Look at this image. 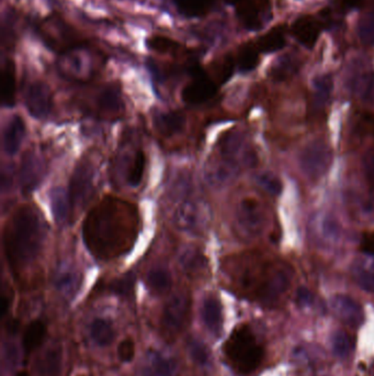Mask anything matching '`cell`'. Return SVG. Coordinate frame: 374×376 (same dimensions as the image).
Masks as SVG:
<instances>
[{
    "mask_svg": "<svg viewBox=\"0 0 374 376\" xmlns=\"http://www.w3.org/2000/svg\"><path fill=\"white\" fill-rule=\"evenodd\" d=\"M44 224L36 208L23 206L6 226L4 246L10 268L19 271L38 258L44 240Z\"/></svg>",
    "mask_w": 374,
    "mask_h": 376,
    "instance_id": "obj_1",
    "label": "cell"
},
{
    "mask_svg": "<svg viewBox=\"0 0 374 376\" xmlns=\"http://www.w3.org/2000/svg\"><path fill=\"white\" fill-rule=\"evenodd\" d=\"M118 206L114 202L103 204L92 212L85 224L87 244L98 249L99 252L108 251L111 254L118 251L117 249H121L122 242H125L123 240L129 239V236H123V230L132 231V229H123V215H118L121 212Z\"/></svg>",
    "mask_w": 374,
    "mask_h": 376,
    "instance_id": "obj_2",
    "label": "cell"
},
{
    "mask_svg": "<svg viewBox=\"0 0 374 376\" xmlns=\"http://www.w3.org/2000/svg\"><path fill=\"white\" fill-rule=\"evenodd\" d=\"M223 353L228 365L242 375L256 371L264 357V349L248 325H240L224 343Z\"/></svg>",
    "mask_w": 374,
    "mask_h": 376,
    "instance_id": "obj_3",
    "label": "cell"
},
{
    "mask_svg": "<svg viewBox=\"0 0 374 376\" xmlns=\"http://www.w3.org/2000/svg\"><path fill=\"white\" fill-rule=\"evenodd\" d=\"M190 313L191 299L185 293H177L167 301L161 319V333L167 343H173L186 330Z\"/></svg>",
    "mask_w": 374,
    "mask_h": 376,
    "instance_id": "obj_4",
    "label": "cell"
},
{
    "mask_svg": "<svg viewBox=\"0 0 374 376\" xmlns=\"http://www.w3.org/2000/svg\"><path fill=\"white\" fill-rule=\"evenodd\" d=\"M266 216L262 204L255 198L240 200L235 212L236 231L245 240L256 239L264 231Z\"/></svg>",
    "mask_w": 374,
    "mask_h": 376,
    "instance_id": "obj_5",
    "label": "cell"
},
{
    "mask_svg": "<svg viewBox=\"0 0 374 376\" xmlns=\"http://www.w3.org/2000/svg\"><path fill=\"white\" fill-rule=\"evenodd\" d=\"M333 163V151L324 141L309 143L301 151L299 164L307 179L317 181L324 177Z\"/></svg>",
    "mask_w": 374,
    "mask_h": 376,
    "instance_id": "obj_6",
    "label": "cell"
},
{
    "mask_svg": "<svg viewBox=\"0 0 374 376\" xmlns=\"http://www.w3.org/2000/svg\"><path fill=\"white\" fill-rule=\"evenodd\" d=\"M218 152L220 159L237 169L254 167L257 164L256 155L247 147L244 137L238 132L224 135L218 145Z\"/></svg>",
    "mask_w": 374,
    "mask_h": 376,
    "instance_id": "obj_7",
    "label": "cell"
},
{
    "mask_svg": "<svg viewBox=\"0 0 374 376\" xmlns=\"http://www.w3.org/2000/svg\"><path fill=\"white\" fill-rule=\"evenodd\" d=\"M95 192V169L92 163L82 162L77 165L70 183V196L74 207H84Z\"/></svg>",
    "mask_w": 374,
    "mask_h": 376,
    "instance_id": "obj_8",
    "label": "cell"
},
{
    "mask_svg": "<svg viewBox=\"0 0 374 376\" xmlns=\"http://www.w3.org/2000/svg\"><path fill=\"white\" fill-rule=\"evenodd\" d=\"M176 227L189 234H199L206 224V214L202 206L193 200H183L173 215Z\"/></svg>",
    "mask_w": 374,
    "mask_h": 376,
    "instance_id": "obj_9",
    "label": "cell"
},
{
    "mask_svg": "<svg viewBox=\"0 0 374 376\" xmlns=\"http://www.w3.org/2000/svg\"><path fill=\"white\" fill-rule=\"evenodd\" d=\"M291 276L292 273L288 266H274L269 268L258 290V295L262 302H274V299L286 292L290 286Z\"/></svg>",
    "mask_w": 374,
    "mask_h": 376,
    "instance_id": "obj_10",
    "label": "cell"
},
{
    "mask_svg": "<svg viewBox=\"0 0 374 376\" xmlns=\"http://www.w3.org/2000/svg\"><path fill=\"white\" fill-rule=\"evenodd\" d=\"M26 106L33 118L46 119L53 107V95L46 83L34 82L26 93Z\"/></svg>",
    "mask_w": 374,
    "mask_h": 376,
    "instance_id": "obj_11",
    "label": "cell"
},
{
    "mask_svg": "<svg viewBox=\"0 0 374 376\" xmlns=\"http://www.w3.org/2000/svg\"><path fill=\"white\" fill-rule=\"evenodd\" d=\"M44 161L40 155L29 152L24 155L20 167V185L24 194H30L38 188L44 177Z\"/></svg>",
    "mask_w": 374,
    "mask_h": 376,
    "instance_id": "obj_12",
    "label": "cell"
},
{
    "mask_svg": "<svg viewBox=\"0 0 374 376\" xmlns=\"http://www.w3.org/2000/svg\"><path fill=\"white\" fill-rule=\"evenodd\" d=\"M178 362L157 351H149L137 371V376H177Z\"/></svg>",
    "mask_w": 374,
    "mask_h": 376,
    "instance_id": "obj_13",
    "label": "cell"
},
{
    "mask_svg": "<svg viewBox=\"0 0 374 376\" xmlns=\"http://www.w3.org/2000/svg\"><path fill=\"white\" fill-rule=\"evenodd\" d=\"M331 308L341 320L351 327H358L365 319L363 307L347 295L333 296L331 299Z\"/></svg>",
    "mask_w": 374,
    "mask_h": 376,
    "instance_id": "obj_14",
    "label": "cell"
},
{
    "mask_svg": "<svg viewBox=\"0 0 374 376\" xmlns=\"http://www.w3.org/2000/svg\"><path fill=\"white\" fill-rule=\"evenodd\" d=\"M216 93L218 87L204 73L197 78H193L192 82L183 88L181 96L183 102L187 104L199 105L213 98Z\"/></svg>",
    "mask_w": 374,
    "mask_h": 376,
    "instance_id": "obj_15",
    "label": "cell"
},
{
    "mask_svg": "<svg viewBox=\"0 0 374 376\" xmlns=\"http://www.w3.org/2000/svg\"><path fill=\"white\" fill-rule=\"evenodd\" d=\"M38 376H60L62 371V348L58 343L46 348V351L36 360Z\"/></svg>",
    "mask_w": 374,
    "mask_h": 376,
    "instance_id": "obj_16",
    "label": "cell"
},
{
    "mask_svg": "<svg viewBox=\"0 0 374 376\" xmlns=\"http://www.w3.org/2000/svg\"><path fill=\"white\" fill-rule=\"evenodd\" d=\"M178 263L183 272L191 278L203 274L208 266L205 256L202 254L201 251L193 246H186L181 250L178 256Z\"/></svg>",
    "mask_w": 374,
    "mask_h": 376,
    "instance_id": "obj_17",
    "label": "cell"
},
{
    "mask_svg": "<svg viewBox=\"0 0 374 376\" xmlns=\"http://www.w3.org/2000/svg\"><path fill=\"white\" fill-rule=\"evenodd\" d=\"M26 135V123L19 116H14L8 121L4 130V150L8 155H17Z\"/></svg>",
    "mask_w": 374,
    "mask_h": 376,
    "instance_id": "obj_18",
    "label": "cell"
},
{
    "mask_svg": "<svg viewBox=\"0 0 374 376\" xmlns=\"http://www.w3.org/2000/svg\"><path fill=\"white\" fill-rule=\"evenodd\" d=\"M240 169L228 164L223 160L218 159L210 162L205 167V179L214 187H222L233 181Z\"/></svg>",
    "mask_w": 374,
    "mask_h": 376,
    "instance_id": "obj_19",
    "label": "cell"
},
{
    "mask_svg": "<svg viewBox=\"0 0 374 376\" xmlns=\"http://www.w3.org/2000/svg\"><path fill=\"white\" fill-rule=\"evenodd\" d=\"M154 127L164 137H173L183 132L186 127V117L180 113H159L154 117Z\"/></svg>",
    "mask_w": 374,
    "mask_h": 376,
    "instance_id": "obj_20",
    "label": "cell"
},
{
    "mask_svg": "<svg viewBox=\"0 0 374 376\" xmlns=\"http://www.w3.org/2000/svg\"><path fill=\"white\" fill-rule=\"evenodd\" d=\"M202 319L206 328L213 335H221L223 327V313L222 307L218 299L213 296H208L203 301L202 306Z\"/></svg>",
    "mask_w": 374,
    "mask_h": 376,
    "instance_id": "obj_21",
    "label": "cell"
},
{
    "mask_svg": "<svg viewBox=\"0 0 374 376\" xmlns=\"http://www.w3.org/2000/svg\"><path fill=\"white\" fill-rule=\"evenodd\" d=\"M295 39L305 48H314L319 36V26L313 18L301 17L293 24Z\"/></svg>",
    "mask_w": 374,
    "mask_h": 376,
    "instance_id": "obj_22",
    "label": "cell"
},
{
    "mask_svg": "<svg viewBox=\"0 0 374 376\" xmlns=\"http://www.w3.org/2000/svg\"><path fill=\"white\" fill-rule=\"evenodd\" d=\"M54 286L58 292L68 297L74 296L80 290V275L70 266H60L54 276Z\"/></svg>",
    "mask_w": 374,
    "mask_h": 376,
    "instance_id": "obj_23",
    "label": "cell"
},
{
    "mask_svg": "<svg viewBox=\"0 0 374 376\" xmlns=\"http://www.w3.org/2000/svg\"><path fill=\"white\" fill-rule=\"evenodd\" d=\"M98 106L101 111L109 116H118L124 108L122 95L119 87L111 85L101 90L98 96Z\"/></svg>",
    "mask_w": 374,
    "mask_h": 376,
    "instance_id": "obj_24",
    "label": "cell"
},
{
    "mask_svg": "<svg viewBox=\"0 0 374 376\" xmlns=\"http://www.w3.org/2000/svg\"><path fill=\"white\" fill-rule=\"evenodd\" d=\"M50 205L55 221L64 224L70 216V206H73L70 193L62 187L53 188L50 193Z\"/></svg>",
    "mask_w": 374,
    "mask_h": 376,
    "instance_id": "obj_25",
    "label": "cell"
},
{
    "mask_svg": "<svg viewBox=\"0 0 374 376\" xmlns=\"http://www.w3.org/2000/svg\"><path fill=\"white\" fill-rule=\"evenodd\" d=\"M1 100L5 107H12L16 103V66L8 60L1 72Z\"/></svg>",
    "mask_w": 374,
    "mask_h": 376,
    "instance_id": "obj_26",
    "label": "cell"
},
{
    "mask_svg": "<svg viewBox=\"0 0 374 376\" xmlns=\"http://www.w3.org/2000/svg\"><path fill=\"white\" fill-rule=\"evenodd\" d=\"M46 325L41 320H33L28 325L24 331L23 350L26 355H31L34 350L38 349L43 343L46 337Z\"/></svg>",
    "mask_w": 374,
    "mask_h": 376,
    "instance_id": "obj_27",
    "label": "cell"
},
{
    "mask_svg": "<svg viewBox=\"0 0 374 376\" xmlns=\"http://www.w3.org/2000/svg\"><path fill=\"white\" fill-rule=\"evenodd\" d=\"M147 286L153 294L165 295L171 291L173 278L171 272L167 268H154L147 273Z\"/></svg>",
    "mask_w": 374,
    "mask_h": 376,
    "instance_id": "obj_28",
    "label": "cell"
},
{
    "mask_svg": "<svg viewBox=\"0 0 374 376\" xmlns=\"http://www.w3.org/2000/svg\"><path fill=\"white\" fill-rule=\"evenodd\" d=\"M90 335L99 347H108L115 339V330L110 321L97 318L90 325Z\"/></svg>",
    "mask_w": 374,
    "mask_h": 376,
    "instance_id": "obj_29",
    "label": "cell"
},
{
    "mask_svg": "<svg viewBox=\"0 0 374 376\" xmlns=\"http://www.w3.org/2000/svg\"><path fill=\"white\" fill-rule=\"evenodd\" d=\"M353 278L363 291L374 293V263L359 261L353 268Z\"/></svg>",
    "mask_w": 374,
    "mask_h": 376,
    "instance_id": "obj_30",
    "label": "cell"
},
{
    "mask_svg": "<svg viewBox=\"0 0 374 376\" xmlns=\"http://www.w3.org/2000/svg\"><path fill=\"white\" fill-rule=\"evenodd\" d=\"M286 46V39H284V31L282 27L274 28L270 30L268 33L265 34L258 41L260 51L264 53H274L279 51Z\"/></svg>",
    "mask_w": 374,
    "mask_h": 376,
    "instance_id": "obj_31",
    "label": "cell"
},
{
    "mask_svg": "<svg viewBox=\"0 0 374 376\" xmlns=\"http://www.w3.org/2000/svg\"><path fill=\"white\" fill-rule=\"evenodd\" d=\"M353 92L365 104H374V73L361 75L353 83Z\"/></svg>",
    "mask_w": 374,
    "mask_h": 376,
    "instance_id": "obj_32",
    "label": "cell"
},
{
    "mask_svg": "<svg viewBox=\"0 0 374 376\" xmlns=\"http://www.w3.org/2000/svg\"><path fill=\"white\" fill-rule=\"evenodd\" d=\"M187 348L188 352L196 365L202 367L209 365L211 355L209 348L206 347L203 341L196 337H190L187 340Z\"/></svg>",
    "mask_w": 374,
    "mask_h": 376,
    "instance_id": "obj_33",
    "label": "cell"
},
{
    "mask_svg": "<svg viewBox=\"0 0 374 376\" xmlns=\"http://www.w3.org/2000/svg\"><path fill=\"white\" fill-rule=\"evenodd\" d=\"M314 86V104L316 107H323L326 104L329 97H331V90H333V78L329 75H323L319 76L313 80Z\"/></svg>",
    "mask_w": 374,
    "mask_h": 376,
    "instance_id": "obj_34",
    "label": "cell"
},
{
    "mask_svg": "<svg viewBox=\"0 0 374 376\" xmlns=\"http://www.w3.org/2000/svg\"><path fill=\"white\" fill-rule=\"evenodd\" d=\"M260 48H256L254 44L247 43L240 48L238 53V68L242 72H250L255 70L260 62Z\"/></svg>",
    "mask_w": 374,
    "mask_h": 376,
    "instance_id": "obj_35",
    "label": "cell"
},
{
    "mask_svg": "<svg viewBox=\"0 0 374 376\" xmlns=\"http://www.w3.org/2000/svg\"><path fill=\"white\" fill-rule=\"evenodd\" d=\"M145 165H146V159L144 153L139 151L134 155L132 160V164L127 171V181L131 187H137L143 181L144 177Z\"/></svg>",
    "mask_w": 374,
    "mask_h": 376,
    "instance_id": "obj_36",
    "label": "cell"
},
{
    "mask_svg": "<svg viewBox=\"0 0 374 376\" xmlns=\"http://www.w3.org/2000/svg\"><path fill=\"white\" fill-rule=\"evenodd\" d=\"M317 230H319L321 239L326 242L335 241L338 239L339 234H341V226L338 221L331 216H326L319 220Z\"/></svg>",
    "mask_w": 374,
    "mask_h": 376,
    "instance_id": "obj_37",
    "label": "cell"
},
{
    "mask_svg": "<svg viewBox=\"0 0 374 376\" xmlns=\"http://www.w3.org/2000/svg\"><path fill=\"white\" fill-rule=\"evenodd\" d=\"M135 280L137 278H135L134 273H127L110 285L111 292L123 298H129L132 296L133 291H134Z\"/></svg>",
    "mask_w": 374,
    "mask_h": 376,
    "instance_id": "obj_38",
    "label": "cell"
},
{
    "mask_svg": "<svg viewBox=\"0 0 374 376\" xmlns=\"http://www.w3.org/2000/svg\"><path fill=\"white\" fill-rule=\"evenodd\" d=\"M331 347L335 355L338 357H347L353 350V340L351 335L345 331H337L331 337Z\"/></svg>",
    "mask_w": 374,
    "mask_h": 376,
    "instance_id": "obj_39",
    "label": "cell"
},
{
    "mask_svg": "<svg viewBox=\"0 0 374 376\" xmlns=\"http://www.w3.org/2000/svg\"><path fill=\"white\" fill-rule=\"evenodd\" d=\"M175 1L183 14L190 17L203 15L211 3V0H175Z\"/></svg>",
    "mask_w": 374,
    "mask_h": 376,
    "instance_id": "obj_40",
    "label": "cell"
},
{
    "mask_svg": "<svg viewBox=\"0 0 374 376\" xmlns=\"http://www.w3.org/2000/svg\"><path fill=\"white\" fill-rule=\"evenodd\" d=\"M360 40L365 46H374V12H368L360 19L358 26Z\"/></svg>",
    "mask_w": 374,
    "mask_h": 376,
    "instance_id": "obj_41",
    "label": "cell"
},
{
    "mask_svg": "<svg viewBox=\"0 0 374 376\" xmlns=\"http://www.w3.org/2000/svg\"><path fill=\"white\" fill-rule=\"evenodd\" d=\"M238 15L246 24V27L250 28V29L256 30L260 28L258 12H257L256 7L250 1L242 0L240 3V9H238Z\"/></svg>",
    "mask_w": 374,
    "mask_h": 376,
    "instance_id": "obj_42",
    "label": "cell"
},
{
    "mask_svg": "<svg viewBox=\"0 0 374 376\" xmlns=\"http://www.w3.org/2000/svg\"><path fill=\"white\" fill-rule=\"evenodd\" d=\"M256 182L260 187L270 195L277 196L282 191V183L280 179L272 173L260 174L256 177Z\"/></svg>",
    "mask_w": 374,
    "mask_h": 376,
    "instance_id": "obj_43",
    "label": "cell"
},
{
    "mask_svg": "<svg viewBox=\"0 0 374 376\" xmlns=\"http://www.w3.org/2000/svg\"><path fill=\"white\" fill-rule=\"evenodd\" d=\"M295 70H296V66H295L292 58L284 56V58H280L276 66L272 68V76L277 80H286L295 72Z\"/></svg>",
    "mask_w": 374,
    "mask_h": 376,
    "instance_id": "obj_44",
    "label": "cell"
},
{
    "mask_svg": "<svg viewBox=\"0 0 374 376\" xmlns=\"http://www.w3.org/2000/svg\"><path fill=\"white\" fill-rule=\"evenodd\" d=\"M147 43H149V48L151 50L159 52V53L171 51V50H175V48L179 46L178 42L173 41V40L163 36H151Z\"/></svg>",
    "mask_w": 374,
    "mask_h": 376,
    "instance_id": "obj_45",
    "label": "cell"
},
{
    "mask_svg": "<svg viewBox=\"0 0 374 376\" xmlns=\"http://www.w3.org/2000/svg\"><path fill=\"white\" fill-rule=\"evenodd\" d=\"M119 359L122 362H131L135 357V343L131 338H127L118 345Z\"/></svg>",
    "mask_w": 374,
    "mask_h": 376,
    "instance_id": "obj_46",
    "label": "cell"
},
{
    "mask_svg": "<svg viewBox=\"0 0 374 376\" xmlns=\"http://www.w3.org/2000/svg\"><path fill=\"white\" fill-rule=\"evenodd\" d=\"M363 169L368 183L373 189L374 197V151H368L363 159Z\"/></svg>",
    "mask_w": 374,
    "mask_h": 376,
    "instance_id": "obj_47",
    "label": "cell"
},
{
    "mask_svg": "<svg viewBox=\"0 0 374 376\" xmlns=\"http://www.w3.org/2000/svg\"><path fill=\"white\" fill-rule=\"evenodd\" d=\"M361 250L368 256H374V230L363 234L361 239Z\"/></svg>",
    "mask_w": 374,
    "mask_h": 376,
    "instance_id": "obj_48",
    "label": "cell"
},
{
    "mask_svg": "<svg viewBox=\"0 0 374 376\" xmlns=\"http://www.w3.org/2000/svg\"><path fill=\"white\" fill-rule=\"evenodd\" d=\"M296 303L301 307L309 306L313 303V294L311 291L307 290L305 287H301L296 292Z\"/></svg>",
    "mask_w": 374,
    "mask_h": 376,
    "instance_id": "obj_49",
    "label": "cell"
},
{
    "mask_svg": "<svg viewBox=\"0 0 374 376\" xmlns=\"http://www.w3.org/2000/svg\"><path fill=\"white\" fill-rule=\"evenodd\" d=\"M20 321L18 319H9L6 325V330L8 335H16L19 331Z\"/></svg>",
    "mask_w": 374,
    "mask_h": 376,
    "instance_id": "obj_50",
    "label": "cell"
},
{
    "mask_svg": "<svg viewBox=\"0 0 374 376\" xmlns=\"http://www.w3.org/2000/svg\"><path fill=\"white\" fill-rule=\"evenodd\" d=\"M5 355L6 360H7L8 362L16 361V359H17V351H16L15 345H9V343H8V345H6Z\"/></svg>",
    "mask_w": 374,
    "mask_h": 376,
    "instance_id": "obj_51",
    "label": "cell"
},
{
    "mask_svg": "<svg viewBox=\"0 0 374 376\" xmlns=\"http://www.w3.org/2000/svg\"><path fill=\"white\" fill-rule=\"evenodd\" d=\"M12 177H11V169L8 167V169H3V189H8L11 186Z\"/></svg>",
    "mask_w": 374,
    "mask_h": 376,
    "instance_id": "obj_52",
    "label": "cell"
},
{
    "mask_svg": "<svg viewBox=\"0 0 374 376\" xmlns=\"http://www.w3.org/2000/svg\"><path fill=\"white\" fill-rule=\"evenodd\" d=\"M346 6H348L349 8L357 7L360 4V0H343Z\"/></svg>",
    "mask_w": 374,
    "mask_h": 376,
    "instance_id": "obj_53",
    "label": "cell"
},
{
    "mask_svg": "<svg viewBox=\"0 0 374 376\" xmlns=\"http://www.w3.org/2000/svg\"><path fill=\"white\" fill-rule=\"evenodd\" d=\"M225 1L230 5H237V4L242 3V0H225Z\"/></svg>",
    "mask_w": 374,
    "mask_h": 376,
    "instance_id": "obj_54",
    "label": "cell"
},
{
    "mask_svg": "<svg viewBox=\"0 0 374 376\" xmlns=\"http://www.w3.org/2000/svg\"><path fill=\"white\" fill-rule=\"evenodd\" d=\"M16 376H30L27 371H20Z\"/></svg>",
    "mask_w": 374,
    "mask_h": 376,
    "instance_id": "obj_55",
    "label": "cell"
},
{
    "mask_svg": "<svg viewBox=\"0 0 374 376\" xmlns=\"http://www.w3.org/2000/svg\"><path fill=\"white\" fill-rule=\"evenodd\" d=\"M370 118H371V125H372V127H374V117L372 116V117H370Z\"/></svg>",
    "mask_w": 374,
    "mask_h": 376,
    "instance_id": "obj_56",
    "label": "cell"
},
{
    "mask_svg": "<svg viewBox=\"0 0 374 376\" xmlns=\"http://www.w3.org/2000/svg\"><path fill=\"white\" fill-rule=\"evenodd\" d=\"M80 376H85V375H80Z\"/></svg>",
    "mask_w": 374,
    "mask_h": 376,
    "instance_id": "obj_57",
    "label": "cell"
}]
</instances>
